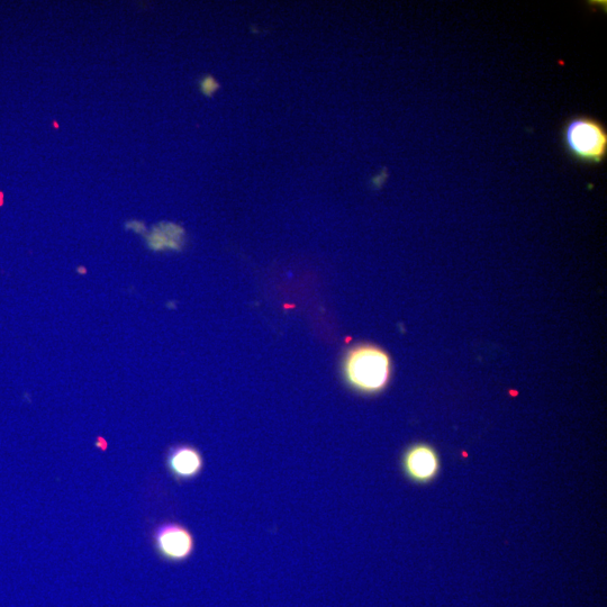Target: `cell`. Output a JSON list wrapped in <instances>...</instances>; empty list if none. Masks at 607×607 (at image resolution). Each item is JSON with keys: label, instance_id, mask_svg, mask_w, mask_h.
Instances as JSON below:
<instances>
[{"label": "cell", "instance_id": "4", "mask_svg": "<svg viewBox=\"0 0 607 607\" xmlns=\"http://www.w3.org/2000/svg\"><path fill=\"white\" fill-rule=\"evenodd\" d=\"M404 475L416 484H427L436 477L440 469V460L436 450L428 445L411 446L402 457Z\"/></svg>", "mask_w": 607, "mask_h": 607}, {"label": "cell", "instance_id": "2", "mask_svg": "<svg viewBox=\"0 0 607 607\" xmlns=\"http://www.w3.org/2000/svg\"><path fill=\"white\" fill-rule=\"evenodd\" d=\"M563 143L570 157L587 165H599L607 156L605 126L592 117L576 116L567 121Z\"/></svg>", "mask_w": 607, "mask_h": 607}, {"label": "cell", "instance_id": "5", "mask_svg": "<svg viewBox=\"0 0 607 607\" xmlns=\"http://www.w3.org/2000/svg\"><path fill=\"white\" fill-rule=\"evenodd\" d=\"M166 467L177 482H188L203 473L205 460L202 452L189 445L171 447L166 456Z\"/></svg>", "mask_w": 607, "mask_h": 607}, {"label": "cell", "instance_id": "1", "mask_svg": "<svg viewBox=\"0 0 607 607\" xmlns=\"http://www.w3.org/2000/svg\"><path fill=\"white\" fill-rule=\"evenodd\" d=\"M342 376L352 391L362 395H377L384 392L391 382V357L373 344H359L344 356Z\"/></svg>", "mask_w": 607, "mask_h": 607}, {"label": "cell", "instance_id": "3", "mask_svg": "<svg viewBox=\"0 0 607 607\" xmlns=\"http://www.w3.org/2000/svg\"><path fill=\"white\" fill-rule=\"evenodd\" d=\"M152 541L157 555L168 563H183L193 556L196 547L192 531L175 521L159 524L153 530Z\"/></svg>", "mask_w": 607, "mask_h": 607}]
</instances>
